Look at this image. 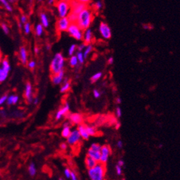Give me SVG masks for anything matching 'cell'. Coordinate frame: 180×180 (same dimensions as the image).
Here are the masks:
<instances>
[{"mask_svg":"<svg viewBox=\"0 0 180 180\" xmlns=\"http://www.w3.org/2000/svg\"><path fill=\"white\" fill-rule=\"evenodd\" d=\"M1 62H2V59L0 58V65H1Z\"/></svg>","mask_w":180,"mask_h":180,"instance_id":"cell-61","label":"cell"},{"mask_svg":"<svg viewBox=\"0 0 180 180\" xmlns=\"http://www.w3.org/2000/svg\"><path fill=\"white\" fill-rule=\"evenodd\" d=\"M102 77V72H96L93 75V76L91 78V81L92 83H96L99 80V79Z\"/></svg>","mask_w":180,"mask_h":180,"instance_id":"cell-31","label":"cell"},{"mask_svg":"<svg viewBox=\"0 0 180 180\" xmlns=\"http://www.w3.org/2000/svg\"><path fill=\"white\" fill-rule=\"evenodd\" d=\"M120 127H121V124L120 123H117V124H116V129H119Z\"/></svg>","mask_w":180,"mask_h":180,"instance_id":"cell-57","label":"cell"},{"mask_svg":"<svg viewBox=\"0 0 180 180\" xmlns=\"http://www.w3.org/2000/svg\"><path fill=\"white\" fill-rule=\"evenodd\" d=\"M44 32V27L41 24H37L35 27V35L37 37H40L43 35Z\"/></svg>","mask_w":180,"mask_h":180,"instance_id":"cell-26","label":"cell"},{"mask_svg":"<svg viewBox=\"0 0 180 180\" xmlns=\"http://www.w3.org/2000/svg\"><path fill=\"white\" fill-rule=\"evenodd\" d=\"M70 25H71V22H70L68 17L60 18L57 22V29L60 32H66Z\"/></svg>","mask_w":180,"mask_h":180,"instance_id":"cell-9","label":"cell"},{"mask_svg":"<svg viewBox=\"0 0 180 180\" xmlns=\"http://www.w3.org/2000/svg\"><path fill=\"white\" fill-rule=\"evenodd\" d=\"M81 137L79 133L78 129H74L71 131V134L67 139V143L70 146H75V145L78 144L80 142Z\"/></svg>","mask_w":180,"mask_h":180,"instance_id":"cell-7","label":"cell"},{"mask_svg":"<svg viewBox=\"0 0 180 180\" xmlns=\"http://www.w3.org/2000/svg\"><path fill=\"white\" fill-rule=\"evenodd\" d=\"M83 40H84V43L86 45H91L92 40H93V32L91 28L85 30V32H83Z\"/></svg>","mask_w":180,"mask_h":180,"instance_id":"cell-14","label":"cell"},{"mask_svg":"<svg viewBox=\"0 0 180 180\" xmlns=\"http://www.w3.org/2000/svg\"><path fill=\"white\" fill-rule=\"evenodd\" d=\"M32 102H33V104H34L37 105V104L39 103V98H37V97H36V98H33V101H32Z\"/></svg>","mask_w":180,"mask_h":180,"instance_id":"cell-51","label":"cell"},{"mask_svg":"<svg viewBox=\"0 0 180 180\" xmlns=\"http://www.w3.org/2000/svg\"><path fill=\"white\" fill-rule=\"evenodd\" d=\"M27 66L30 69H34L36 67V62L35 60H31L27 63Z\"/></svg>","mask_w":180,"mask_h":180,"instance_id":"cell-40","label":"cell"},{"mask_svg":"<svg viewBox=\"0 0 180 180\" xmlns=\"http://www.w3.org/2000/svg\"><path fill=\"white\" fill-rule=\"evenodd\" d=\"M87 156L88 157L92 158V159L95 160L96 162H97L98 163L99 162L100 157V151H93L91 149H88L87 152Z\"/></svg>","mask_w":180,"mask_h":180,"instance_id":"cell-17","label":"cell"},{"mask_svg":"<svg viewBox=\"0 0 180 180\" xmlns=\"http://www.w3.org/2000/svg\"><path fill=\"white\" fill-rule=\"evenodd\" d=\"M124 164H125L124 163V161H123V160H119V161L118 162L117 165L121 166V167H122V166H124Z\"/></svg>","mask_w":180,"mask_h":180,"instance_id":"cell-49","label":"cell"},{"mask_svg":"<svg viewBox=\"0 0 180 180\" xmlns=\"http://www.w3.org/2000/svg\"><path fill=\"white\" fill-rule=\"evenodd\" d=\"M40 22H41V25H43V27H48L50 25V22L49 19H48L47 15L45 14V12H42L40 14Z\"/></svg>","mask_w":180,"mask_h":180,"instance_id":"cell-19","label":"cell"},{"mask_svg":"<svg viewBox=\"0 0 180 180\" xmlns=\"http://www.w3.org/2000/svg\"><path fill=\"white\" fill-rule=\"evenodd\" d=\"M77 57V59H78V63H80V64H83L84 63V60H85V58H84V56H83V54L82 52H77L76 53V55Z\"/></svg>","mask_w":180,"mask_h":180,"instance_id":"cell-32","label":"cell"},{"mask_svg":"<svg viewBox=\"0 0 180 180\" xmlns=\"http://www.w3.org/2000/svg\"><path fill=\"white\" fill-rule=\"evenodd\" d=\"M77 50V45L76 44H72V45H71V47H69L68 49V55L70 56H72L74 55V52H76V50Z\"/></svg>","mask_w":180,"mask_h":180,"instance_id":"cell-35","label":"cell"},{"mask_svg":"<svg viewBox=\"0 0 180 180\" xmlns=\"http://www.w3.org/2000/svg\"><path fill=\"white\" fill-rule=\"evenodd\" d=\"M60 149H62V150H66L67 148H68V144L67 143H61L60 145Z\"/></svg>","mask_w":180,"mask_h":180,"instance_id":"cell-47","label":"cell"},{"mask_svg":"<svg viewBox=\"0 0 180 180\" xmlns=\"http://www.w3.org/2000/svg\"><path fill=\"white\" fill-rule=\"evenodd\" d=\"M69 65L72 68L76 67L78 65V59H77V57L76 55H72L71 57V58H70Z\"/></svg>","mask_w":180,"mask_h":180,"instance_id":"cell-28","label":"cell"},{"mask_svg":"<svg viewBox=\"0 0 180 180\" xmlns=\"http://www.w3.org/2000/svg\"><path fill=\"white\" fill-rule=\"evenodd\" d=\"M25 97L27 103H32L33 101V91H32V86L30 83H27L25 89Z\"/></svg>","mask_w":180,"mask_h":180,"instance_id":"cell-12","label":"cell"},{"mask_svg":"<svg viewBox=\"0 0 180 180\" xmlns=\"http://www.w3.org/2000/svg\"><path fill=\"white\" fill-rule=\"evenodd\" d=\"M65 77V72L64 71L59 72L58 74L52 75L51 77V80L54 85H60V83H63V80H64Z\"/></svg>","mask_w":180,"mask_h":180,"instance_id":"cell-13","label":"cell"},{"mask_svg":"<svg viewBox=\"0 0 180 180\" xmlns=\"http://www.w3.org/2000/svg\"><path fill=\"white\" fill-rule=\"evenodd\" d=\"M100 92L98 91V90L97 89H95V90H93V96L95 97L96 98H100Z\"/></svg>","mask_w":180,"mask_h":180,"instance_id":"cell-45","label":"cell"},{"mask_svg":"<svg viewBox=\"0 0 180 180\" xmlns=\"http://www.w3.org/2000/svg\"><path fill=\"white\" fill-rule=\"evenodd\" d=\"M48 4H50V5H53L54 3H55V1L54 0H50V1H48Z\"/></svg>","mask_w":180,"mask_h":180,"instance_id":"cell-54","label":"cell"},{"mask_svg":"<svg viewBox=\"0 0 180 180\" xmlns=\"http://www.w3.org/2000/svg\"><path fill=\"white\" fill-rule=\"evenodd\" d=\"M71 170L69 168H65L64 170V175L67 179L71 178Z\"/></svg>","mask_w":180,"mask_h":180,"instance_id":"cell-37","label":"cell"},{"mask_svg":"<svg viewBox=\"0 0 180 180\" xmlns=\"http://www.w3.org/2000/svg\"><path fill=\"white\" fill-rule=\"evenodd\" d=\"M95 8L97 10H100L103 8V2L101 1H97L95 3Z\"/></svg>","mask_w":180,"mask_h":180,"instance_id":"cell-39","label":"cell"},{"mask_svg":"<svg viewBox=\"0 0 180 180\" xmlns=\"http://www.w3.org/2000/svg\"><path fill=\"white\" fill-rule=\"evenodd\" d=\"M69 110H70V105L68 102H65L64 106H63L60 110H58V112L56 113L55 119L57 121H59L60 119H61L63 116L68 115V114Z\"/></svg>","mask_w":180,"mask_h":180,"instance_id":"cell-10","label":"cell"},{"mask_svg":"<svg viewBox=\"0 0 180 180\" xmlns=\"http://www.w3.org/2000/svg\"><path fill=\"white\" fill-rule=\"evenodd\" d=\"M19 101V96L17 95H10L8 96L7 100H6V104H7L9 106L10 105H15L17 104Z\"/></svg>","mask_w":180,"mask_h":180,"instance_id":"cell-20","label":"cell"},{"mask_svg":"<svg viewBox=\"0 0 180 180\" xmlns=\"http://www.w3.org/2000/svg\"><path fill=\"white\" fill-rule=\"evenodd\" d=\"M93 19V14L91 9L85 8L78 14L76 24L80 30H85L88 29Z\"/></svg>","mask_w":180,"mask_h":180,"instance_id":"cell-1","label":"cell"},{"mask_svg":"<svg viewBox=\"0 0 180 180\" xmlns=\"http://www.w3.org/2000/svg\"><path fill=\"white\" fill-rule=\"evenodd\" d=\"M19 22H21L22 25H25L27 22V17L26 16V15H22L20 17V21H19Z\"/></svg>","mask_w":180,"mask_h":180,"instance_id":"cell-42","label":"cell"},{"mask_svg":"<svg viewBox=\"0 0 180 180\" xmlns=\"http://www.w3.org/2000/svg\"><path fill=\"white\" fill-rule=\"evenodd\" d=\"M113 61H114V59L113 57H110V58L108 59V64L112 65L113 63Z\"/></svg>","mask_w":180,"mask_h":180,"instance_id":"cell-48","label":"cell"},{"mask_svg":"<svg viewBox=\"0 0 180 180\" xmlns=\"http://www.w3.org/2000/svg\"><path fill=\"white\" fill-rule=\"evenodd\" d=\"M90 149L93 151H100V149H101V145H100L99 144L97 143H93L90 146Z\"/></svg>","mask_w":180,"mask_h":180,"instance_id":"cell-33","label":"cell"},{"mask_svg":"<svg viewBox=\"0 0 180 180\" xmlns=\"http://www.w3.org/2000/svg\"><path fill=\"white\" fill-rule=\"evenodd\" d=\"M71 88V83L67 82V83H63L62 86L60 87V93H66Z\"/></svg>","mask_w":180,"mask_h":180,"instance_id":"cell-27","label":"cell"},{"mask_svg":"<svg viewBox=\"0 0 180 180\" xmlns=\"http://www.w3.org/2000/svg\"><path fill=\"white\" fill-rule=\"evenodd\" d=\"M122 180H126V179H125V178H124V179H122Z\"/></svg>","mask_w":180,"mask_h":180,"instance_id":"cell-63","label":"cell"},{"mask_svg":"<svg viewBox=\"0 0 180 180\" xmlns=\"http://www.w3.org/2000/svg\"><path fill=\"white\" fill-rule=\"evenodd\" d=\"M99 32L100 35H101L104 39H108L111 37V30L108 24L101 22L99 25Z\"/></svg>","mask_w":180,"mask_h":180,"instance_id":"cell-8","label":"cell"},{"mask_svg":"<svg viewBox=\"0 0 180 180\" xmlns=\"http://www.w3.org/2000/svg\"><path fill=\"white\" fill-rule=\"evenodd\" d=\"M67 32L71 37L77 40H81L83 37V32L82 30L80 29V27L76 25V23H71L68 29Z\"/></svg>","mask_w":180,"mask_h":180,"instance_id":"cell-5","label":"cell"},{"mask_svg":"<svg viewBox=\"0 0 180 180\" xmlns=\"http://www.w3.org/2000/svg\"><path fill=\"white\" fill-rule=\"evenodd\" d=\"M68 117V119L70 121V123L73 124L80 125L82 124L83 122V117L80 113H73L67 115Z\"/></svg>","mask_w":180,"mask_h":180,"instance_id":"cell-11","label":"cell"},{"mask_svg":"<svg viewBox=\"0 0 180 180\" xmlns=\"http://www.w3.org/2000/svg\"><path fill=\"white\" fill-rule=\"evenodd\" d=\"M121 102H122V100H121V98L120 97H118V98H116V104H121Z\"/></svg>","mask_w":180,"mask_h":180,"instance_id":"cell-53","label":"cell"},{"mask_svg":"<svg viewBox=\"0 0 180 180\" xmlns=\"http://www.w3.org/2000/svg\"><path fill=\"white\" fill-rule=\"evenodd\" d=\"M85 47H86L85 44L82 43V44H80L78 46H77V49L78 50V52H82V50H84Z\"/></svg>","mask_w":180,"mask_h":180,"instance_id":"cell-44","label":"cell"},{"mask_svg":"<svg viewBox=\"0 0 180 180\" xmlns=\"http://www.w3.org/2000/svg\"><path fill=\"white\" fill-rule=\"evenodd\" d=\"M35 54H38L39 53V49L38 47H35Z\"/></svg>","mask_w":180,"mask_h":180,"instance_id":"cell-55","label":"cell"},{"mask_svg":"<svg viewBox=\"0 0 180 180\" xmlns=\"http://www.w3.org/2000/svg\"><path fill=\"white\" fill-rule=\"evenodd\" d=\"M0 2H1L2 5L4 6V7L5 8L6 10L9 11V12H12V6L11 5V4L9 3L8 1H6V0H1Z\"/></svg>","mask_w":180,"mask_h":180,"instance_id":"cell-30","label":"cell"},{"mask_svg":"<svg viewBox=\"0 0 180 180\" xmlns=\"http://www.w3.org/2000/svg\"><path fill=\"white\" fill-rule=\"evenodd\" d=\"M70 126V123L69 122H65L63 124V127H65V126Z\"/></svg>","mask_w":180,"mask_h":180,"instance_id":"cell-56","label":"cell"},{"mask_svg":"<svg viewBox=\"0 0 180 180\" xmlns=\"http://www.w3.org/2000/svg\"><path fill=\"white\" fill-rule=\"evenodd\" d=\"M65 60L64 56L61 52H58L55 55L50 63V71L52 75L58 74L64 71Z\"/></svg>","mask_w":180,"mask_h":180,"instance_id":"cell-2","label":"cell"},{"mask_svg":"<svg viewBox=\"0 0 180 180\" xmlns=\"http://www.w3.org/2000/svg\"><path fill=\"white\" fill-rule=\"evenodd\" d=\"M71 180H78V176H77L76 173L74 172V171L71 170Z\"/></svg>","mask_w":180,"mask_h":180,"instance_id":"cell-46","label":"cell"},{"mask_svg":"<svg viewBox=\"0 0 180 180\" xmlns=\"http://www.w3.org/2000/svg\"><path fill=\"white\" fill-rule=\"evenodd\" d=\"M9 72H10L3 69L2 67H0V83H3L4 81L6 80V78H8Z\"/></svg>","mask_w":180,"mask_h":180,"instance_id":"cell-21","label":"cell"},{"mask_svg":"<svg viewBox=\"0 0 180 180\" xmlns=\"http://www.w3.org/2000/svg\"><path fill=\"white\" fill-rule=\"evenodd\" d=\"M0 67H2V68L6 70V71H7L9 72H10L11 70L10 62H9L8 60H6V59H3V60H2L1 65H0Z\"/></svg>","mask_w":180,"mask_h":180,"instance_id":"cell-25","label":"cell"},{"mask_svg":"<svg viewBox=\"0 0 180 180\" xmlns=\"http://www.w3.org/2000/svg\"><path fill=\"white\" fill-rule=\"evenodd\" d=\"M106 172V166L100 163H98L93 168L88 170V175L91 180H105Z\"/></svg>","mask_w":180,"mask_h":180,"instance_id":"cell-3","label":"cell"},{"mask_svg":"<svg viewBox=\"0 0 180 180\" xmlns=\"http://www.w3.org/2000/svg\"><path fill=\"white\" fill-rule=\"evenodd\" d=\"M116 115L117 116L118 118H120L121 116L122 115V111L120 107H117L116 109Z\"/></svg>","mask_w":180,"mask_h":180,"instance_id":"cell-43","label":"cell"},{"mask_svg":"<svg viewBox=\"0 0 180 180\" xmlns=\"http://www.w3.org/2000/svg\"><path fill=\"white\" fill-rule=\"evenodd\" d=\"M85 127L87 131V133H88V135L90 136V137H94V136L96 135V133H97V131H96V129L94 128L93 126H88V125H85Z\"/></svg>","mask_w":180,"mask_h":180,"instance_id":"cell-24","label":"cell"},{"mask_svg":"<svg viewBox=\"0 0 180 180\" xmlns=\"http://www.w3.org/2000/svg\"><path fill=\"white\" fill-rule=\"evenodd\" d=\"M57 11H58V17L60 18L68 17L71 12V5L70 2L67 1H60L56 4Z\"/></svg>","mask_w":180,"mask_h":180,"instance_id":"cell-4","label":"cell"},{"mask_svg":"<svg viewBox=\"0 0 180 180\" xmlns=\"http://www.w3.org/2000/svg\"><path fill=\"white\" fill-rule=\"evenodd\" d=\"M116 172L117 175L118 176H121L122 175V173H123V170H122V167H121L118 165H116Z\"/></svg>","mask_w":180,"mask_h":180,"instance_id":"cell-41","label":"cell"},{"mask_svg":"<svg viewBox=\"0 0 180 180\" xmlns=\"http://www.w3.org/2000/svg\"><path fill=\"white\" fill-rule=\"evenodd\" d=\"M92 50H93V46H92V45H88L86 47H85L84 52H83L85 59L88 56V55L92 52Z\"/></svg>","mask_w":180,"mask_h":180,"instance_id":"cell-29","label":"cell"},{"mask_svg":"<svg viewBox=\"0 0 180 180\" xmlns=\"http://www.w3.org/2000/svg\"><path fill=\"white\" fill-rule=\"evenodd\" d=\"M58 180H64V179H63V178H62V177H60Z\"/></svg>","mask_w":180,"mask_h":180,"instance_id":"cell-60","label":"cell"},{"mask_svg":"<svg viewBox=\"0 0 180 180\" xmlns=\"http://www.w3.org/2000/svg\"><path fill=\"white\" fill-rule=\"evenodd\" d=\"M1 27H2V31H3L4 33H5L6 35L9 34V32H10V28H9L8 26L6 25L5 23H2Z\"/></svg>","mask_w":180,"mask_h":180,"instance_id":"cell-36","label":"cell"},{"mask_svg":"<svg viewBox=\"0 0 180 180\" xmlns=\"http://www.w3.org/2000/svg\"><path fill=\"white\" fill-rule=\"evenodd\" d=\"M28 173L31 177L35 176L37 174V168L35 166V164L34 162H31L29 166H28Z\"/></svg>","mask_w":180,"mask_h":180,"instance_id":"cell-22","label":"cell"},{"mask_svg":"<svg viewBox=\"0 0 180 180\" xmlns=\"http://www.w3.org/2000/svg\"><path fill=\"white\" fill-rule=\"evenodd\" d=\"M18 25H19V29H22V28H23V25L21 22H19V23H18Z\"/></svg>","mask_w":180,"mask_h":180,"instance_id":"cell-58","label":"cell"},{"mask_svg":"<svg viewBox=\"0 0 180 180\" xmlns=\"http://www.w3.org/2000/svg\"><path fill=\"white\" fill-rule=\"evenodd\" d=\"M7 97H8L7 95H3L0 97V106L5 104L6 102V100H7Z\"/></svg>","mask_w":180,"mask_h":180,"instance_id":"cell-38","label":"cell"},{"mask_svg":"<svg viewBox=\"0 0 180 180\" xmlns=\"http://www.w3.org/2000/svg\"><path fill=\"white\" fill-rule=\"evenodd\" d=\"M71 126H65L63 127V130L61 131V136H62L63 138H65V139H68V137H69L70 134L71 133Z\"/></svg>","mask_w":180,"mask_h":180,"instance_id":"cell-23","label":"cell"},{"mask_svg":"<svg viewBox=\"0 0 180 180\" xmlns=\"http://www.w3.org/2000/svg\"><path fill=\"white\" fill-rule=\"evenodd\" d=\"M0 115L2 116V118L5 117L6 115V112L4 111H0Z\"/></svg>","mask_w":180,"mask_h":180,"instance_id":"cell-52","label":"cell"},{"mask_svg":"<svg viewBox=\"0 0 180 180\" xmlns=\"http://www.w3.org/2000/svg\"><path fill=\"white\" fill-rule=\"evenodd\" d=\"M23 29L24 32H25V33L26 35L30 34V32H31V25H30V23L27 22L25 24V25H23Z\"/></svg>","mask_w":180,"mask_h":180,"instance_id":"cell-34","label":"cell"},{"mask_svg":"<svg viewBox=\"0 0 180 180\" xmlns=\"http://www.w3.org/2000/svg\"><path fill=\"white\" fill-rule=\"evenodd\" d=\"M19 60H20L21 63H22L23 65L27 64V60H28V54H27V50H26V48L25 47H20V49H19Z\"/></svg>","mask_w":180,"mask_h":180,"instance_id":"cell-15","label":"cell"},{"mask_svg":"<svg viewBox=\"0 0 180 180\" xmlns=\"http://www.w3.org/2000/svg\"><path fill=\"white\" fill-rule=\"evenodd\" d=\"M77 129H78L79 133H80L81 139H83V140L89 139L90 136L88 135V133H87V131H86V129H85L84 124H80Z\"/></svg>","mask_w":180,"mask_h":180,"instance_id":"cell-16","label":"cell"},{"mask_svg":"<svg viewBox=\"0 0 180 180\" xmlns=\"http://www.w3.org/2000/svg\"><path fill=\"white\" fill-rule=\"evenodd\" d=\"M50 48H51V46H50V45H49V44L46 45V49H47V50H50Z\"/></svg>","mask_w":180,"mask_h":180,"instance_id":"cell-59","label":"cell"},{"mask_svg":"<svg viewBox=\"0 0 180 180\" xmlns=\"http://www.w3.org/2000/svg\"><path fill=\"white\" fill-rule=\"evenodd\" d=\"M97 164H98V162H96L95 160L92 159V158L88 157V156L86 157H85V166H86V168L88 169V170H90V169L93 168L94 166H95Z\"/></svg>","mask_w":180,"mask_h":180,"instance_id":"cell-18","label":"cell"},{"mask_svg":"<svg viewBox=\"0 0 180 180\" xmlns=\"http://www.w3.org/2000/svg\"><path fill=\"white\" fill-rule=\"evenodd\" d=\"M123 146H124V145H123V142L121 141H118L117 142V146H118V148L122 149Z\"/></svg>","mask_w":180,"mask_h":180,"instance_id":"cell-50","label":"cell"},{"mask_svg":"<svg viewBox=\"0 0 180 180\" xmlns=\"http://www.w3.org/2000/svg\"><path fill=\"white\" fill-rule=\"evenodd\" d=\"M111 154V149L108 145H104L101 146V149H100V157L98 163L102 164H106L108 162V158L110 155Z\"/></svg>","mask_w":180,"mask_h":180,"instance_id":"cell-6","label":"cell"},{"mask_svg":"<svg viewBox=\"0 0 180 180\" xmlns=\"http://www.w3.org/2000/svg\"><path fill=\"white\" fill-rule=\"evenodd\" d=\"M0 58H1V52H0Z\"/></svg>","mask_w":180,"mask_h":180,"instance_id":"cell-62","label":"cell"}]
</instances>
